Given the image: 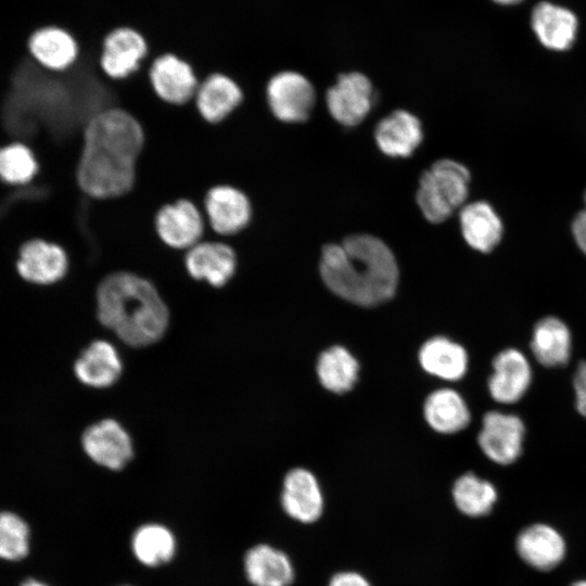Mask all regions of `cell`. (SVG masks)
I'll return each instance as SVG.
<instances>
[{"mask_svg":"<svg viewBox=\"0 0 586 586\" xmlns=\"http://www.w3.org/2000/svg\"><path fill=\"white\" fill-rule=\"evenodd\" d=\"M144 145L143 126L129 111L111 106L93 114L82 129L75 169L80 192L98 201L128 194Z\"/></svg>","mask_w":586,"mask_h":586,"instance_id":"cell-1","label":"cell"},{"mask_svg":"<svg viewBox=\"0 0 586 586\" xmlns=\"http://www.w3.org/2000/svg\"><path fill=\"white\" fill-rule=\"evenodd\" d=\"M319 271L326 286L359 306H375L396 292L399 269L392 250L378 237L355 233L322 247Z\"/></svg>","mask_w":586,"mask_h":586,"instance_id":"cell-2","label":"cell"},{"mask_svg":"<svg viewBox=\"0 0 586 586\" xmlns=\"http://www.w3.org/2000/svg\"><path fill=\"white\" fill-rule=\"evenodd\" d=\"M95 302L99 321L132 347L154 344L168 328L166 303L153 282L139 273H107L98 284Z\"/></svg>","mask_w":586,"mask_h":586,"instance_id":"cell-3","label":"cell"},{"mask_svg":"<svg viewBox=\"0 0 586 586\" xmlns=\"http://www.w3.org/2000/svg\"><path fill=\"white\" fill-rule=\"evenodd\" d=\"M471 175L461 163L443 158L434 162L419 179L416 203L431 224L447 220L460 209L469 194Z\"/></svg>","mask_w":586,"mask_h":586,"instance_id":"cell-4","label":"cell"},{"mask_svg":"<svg viewBox=\"0 0 586 586\" xmlns=\"http://www.w3.org/2000/svg\"><path fill=\"white\" fill-rule=\"evenodd\" d=\"M202 211L207 231L206 237L222 240L243 232L252 222L254 206L251 198L242 189L232 184H216L204 195Z\"/></svg>","mask_w":586,"mask_h":586,"instance_id":"cell-5","label":"cell"},{"mask_svg":"<svg viewBox=\"0 0 586 586\" xmlns=\"http://www.w3.org/2000/svg\"><path fill=\"white\" fill-rule=\"evenodd\" d=\"M267 106L281 123L306 122L316 103L313 84L303 74L285 69L275 73L265 86Z\"/></svg>","mask_w":586,"mask_h":586,"instance_id":"cell-6","label":"cell"},{"mask_svg":"<svg viewBox=\"0 0 586 586\" xmlns=\"http://www.w3.org/2000/svg\"><path fill=\"white\" fill-rule=\"evenodd\" d=\"M154 230L166 247L186 252L205 238L207 224L202 208L192 200L181 198L157 209Z\"/></svg>","mask_w":586,"mask_h":586,"instance_id":"cell-7","label":"cell"},{"mask_svg":"<svg viewBox=\"0 0 586 586\" xmlns=\"http://www.w3.org/2000/svg\"><path fill=\"white\" fill-rule=\"evenodd\" d=\"M149 53V43L141 31L119 26L104 36L99 67L107 79L122 81L142 68Z\"/></svg>","mask_w":586,"mask_h":586,"instance_id":"cell-8","label":"cell"},{"mask_svg":"<svg viewBox=\"0 0 586 586\" xmlns=\"http://www.w3.org/2000/svg\"><path fill=\"white\" fill-rule=\"evenodd\" d=\"M183 267L191 279L219 289L235 276L239 256L226 240L206 237L183 252Z\"/></svg>","mask_w":586,"mask_h":586,"instance_id":"cell-9","label":"cell"},{"mask_svg":"<svg viewBox=\"0 0 586 586\" xmlns=\"http://www.w3.org/2000/svg\"><path fill=\"white\" fill-rule=\"evenodd\" d=\"M144 66L151 89L160 101L171 106H183L193 101L200 79L186 59L165 52Z\"/></svg>","mask_w":586,"mask_h":586,"instance_id":"cell-10","label":"cell"},{"mask_svg":"<svg viewBox=\"0 0 586 586\" xmlns=\"http://www.w3.org/2000/svg\"><path fill=\"white\" fill-rule=\"evenodd\" d=\"M373 93L372 82L365 74H341L326 92L328 111L339 124L346 127L357 126L369 114Z\"/></svg>","mask_w":586,"mask_h":586,"instance_id":"cell-11","label":"cell"},{"mask_svg":"<svg viewBox=\"0 0 586 586\" xmlns=\"http://www.w3.org/2000/svg\"><path fill=\"white\" fill-rule=\"evenodd\" d=\"M81 445L93 462L114 471L125 468L133 457L129 433L118 421L110 418L88 426Z\"/></svg>","mask_w":586,"mask_h":586,"instance_id":"cell-12","label":"cell"},{"mask_svg":"<svg viewBox=\"0 0 586 586\" xmlns=\"http://www.w3.org/2000/svg\"><path fill=\"white\" fill-rule=\"evenodd\" d=\"M524 434V424L518 416L489 411L483 418L477 442L492 461L510 464L522 453Z\"/></svg>","mask_w":586,"mask_h":586,"instance_id":"cell-13","label":"cell"},{"mask_svg":"<svg viewBox=\"0 0 586 586\" xmlns=\"http://www.w3.org/2000/svg\"><path fill=\"white\" fill-rule=\"evenodd\" d=\"M244 98V91L234 78L214 72L200 80L193 104L205 123L218 125L243 104Z\"/></svg>","mask_w":586,"mask_h":586,"instance_id":"cell-14","label":"cell"},{"mask_svg":"<svg viewBox=\"0 0 586 586\" xmlns=\"http://www.w3.org/2000/svg\"><path fill=\"white\" fill-rule=\"evenodd\" d=\"M27 48L33 59L51 72L69 69L81 53L77 37L60 24H47L35 29L27 40Z\"/></svg>","mask_w":586,"mask_h":586,"instance_id":"cell-15","label":"cell"},{"mask_svg":"<svg viewBox=\"0 0 586 586\" xmlns=\"http://www.w3.org/2000/svg\"><path fill=\"white\" fill-rule=\"evenodd\" d=\"M16 268L29 282L51 284L66 275L68 256L65 250L54 242L31 240L21 249Z\"/></svg>","mask_w":586,"mask_h":586,"instance_id":"cell-16","label":"cell"},{"mask_svg":"<svg viewBox=\"0 0 586 586\" xmlns=\"http://www.w3.org/2000/svg\"><path fill=\"white\" fill-rule=\"evenodd\" d=\"M493 368L488 379L491 396L501 404L522 398L532 381V369L524 354L514 348L505 349L494 358Z\"/></svg>","mask_w":586,"mask_h":586,"instance_id":"cell-17","label":"cell"},{"mask_svg":"<svg viewBox=\"0 0 586 586\" xmlns=\"http://www.w3.org/2000/svg\"><path fill=\"white\" fill-rule=\"evenodd\" d=\"M374 140L383 154L408 157L423 140L421 122L408 111L396 110L377 124Z\"/></svg>","mask_w":586,"mask_h":586,"instance_id":"cell-18","label":"cell"},{"mask_svg":"<svg viewBox=\"0 0 586 586\" xmlns=\"http://www.w3.org/2000/svg\"><path fill=\"white\" fill-rule=\"evenodd\" d=\"M281 504L284 511L300 522L311 523L318 520L322 513L323 498L315 475L302 468L288 472L283 481Z\"/></svg>","mask_w":586,"mask_h":586,"instance_id":"cell-19","label":"cell"},{"mask_svg":"<svg viewBox=\"0 0 586 586\" xmlns=\"http://www.w3.org/2000/svg\"><path fill=\"white\" fill-rule=\"evenodd\" d=\"M122 371L123 362L116 347L104 340L91 342L74 365L76 378L82 384L95 388L112 386Z\"/></svg>","mask_w":586,"mask_h":586,"instance_id":"cell-20","label":"cell"},{"mask_svg":"<svg viewBox=\"0 0 586 586\" xmlns=\"http://www.w3.org/2000/svg\"><path fill=\"white\" fill-rule=\"evenodd\" d=\"M517 551L530 566L546 571L556 568L564 558L565 542L562 535L547 524H532L517 537Z\"/></svg>","mask_w":586,"mask_h":586,"instance_id":"cell-21","label":"cell"},{"mask_svg":"<svg viewBox=\"0 0 586 586\" xmlns=\"http://www.w3.org/2000/svg\"><path fill=\"white\" fill-rule=\"evenodd\" d=\"M531 25L539 42L555 51L570 49L578 27L572 11L550 2H540L533 9Z\"/></svg>","mask_w":586,"mask_h":586,"instance_id":"cell-22","label":"cell"},{"mask_svg":"<svg viewBox=\"0 0 586 586\" xmlns=\"http://www.w3.org/2000/svg\"><path fill=\"white\" fill-rule=\"evenodd\" d=\"M461 233L470 247L481 253L492 252L502 235V224L491 204L476 201L459 212Z\"/></svg>","mask_w":586,"mask_h":586,"instance_id":"cell-23","label":"cell"},{"mask_svg":"<svg viewBox=\"0 0 586 586\" xmlns=\"http://www.w3.org/2000/svg\"><path fill=\"white\" fill-rule=\"evenodd\" d=\"M247 579L254 586H290L294 578L288 556L268 545L251 548L244 558Z\"/></svg>","mask_w":586,"mask_h":586,"instance_id":"cell-24","label":"cell"},{"mask_svg":"<svg viewBox=\"0 0 586 586\" xmlns=\"http://www.w3.org/2000/svg\"><path fill=\"white\" fill-rule=\"evenodd\" d=\"M419 362L422 369L443 380L461 379L468 367L466 349L445 336L428 340L419 351Z\"/></svg>","mask_w":586,"mask_h":586,"instance_id":"cell-25","label":"cell"},{"mask_svg":"<svg viewBox=\"0 0 586 586\" xmlns=\"http://www.w3.org/2000/svg\"><path fill=\"white\" fill-rule=\"evenodd\" d=\"M571 333L566 324L556 317L540 319L534 327L531 349L536 360L546 367H559L571 355Z\"/></svg>","mask_w":586,"mask_h":586,"instance_id":"cell-26","label":"cell"},{"mask_svg":"<svg viewBox=\"0 0 586 586\" xmlns=\"http://www.w3.org/2000/svg\"><path fill=\"white\" fill-rule=\"evenodd\" d=\"M423 415L428 424L443 434L459 432L470 422V411L466 402L451 388L432 392L424 402Z\"/></svg>","mask_w":586,"mask_h":586,"instance_id":"cell-27","label":"cell"},{"mask_svg":"<svg viewBox=\"0 0 586 586\" xmlns=\"http://www.w3.org/2000/svg\"><path fill=\"white\" fill-rule=\"evenodd\" d=\"M359 365L343 346L335 345L323 351L317 361V374L321 385L336 394L348 392L358 379Z\"/></svg>","mask_w":586,"mask_h":586,"instance_id":"cell-28","label":"cell"},{"mask_svg":"<svg viewBox=\"0 0 586 586\" xmlns=\"http://www.w3.org/2000/svg\"><path fill=\"white\" fill-rule=\"evenodd\" d=\"M131 547L142 564L157 566L171 560L176 551V539L167 527L145 524L135 532Z\"/></svg>","mask_w":586,"mask_h":586,"instance_id":"cell-29","label":"cell"},{"mask_svg":"<svg viewBox=\"0 0 586 586\" xmlns=\"http://www.w3.org/2000/svg\"><path fill=\"white\" fill-rule=\"evenodd\" d=\"M453 497L457 508L469 517L488 514L497 500L494 485L473 473L461 475L454 484Z\"/></svg>","mask_w":586,"mask_h":586,"instance_id":"cell-30","label":"cell"},{"mask_svg":"<svg viewBox=\"0 0 586 586\" xmlns=\"http://www.w3.org/2000/svg\"><path fill=\"white\" fill-rule=\"evenodd\" d=\"M30 549V530L27 522L12 511H0V559L20 561Z\"/></svg>","mask_w":586,"mask_h":586,"instance_id":"cell-31","label":"cell"},{"mask_svg":"<svg viewBox=\"0 0 586 586\" xmlns=\"http://www.w3.org/2000/svg\"><path fill=\"white\" fill-rule=\"evenodd\" d=\"M38 170L33 152L22 143L0 148V178L11 184H22L33 179Z\"/></svg>","mask_w":586,"mask_h":586,"instance_id":"cell-32","label":"cell"},{"mask_svg":"<svg viewBox=\"0 0 586 586\" xmlns=\"http://www.w3.org/2000/svg\"><path fill=\"white\" fill-rule=\"evenodd\" d=\"M577 411L586 418V361L579 362L573 379Z\"/></svg>","mask_w":586,"mask_h":586,"instance_id":"cell-33","label":"cell"},{"mask_svg":"<svg viewBox=\"0 0 586 586\" xmlns=\"http://www.w3.org/2000/svg\"><path fill=\"white\" fill-rule=\"evenodd\" d=\"M584 199L585 207L574 218L572 233L577 246L586 255V192Z\"/></svg>","mask_w":586,"mask_h":586,"instance_id":"cell-34","label":"cell"},{"mask_svg":"<svg viewBox=\"0 0 586 586\" xmlns=\"http://www.w3.org/2000/svg\"><path fill=\"white\" fill-rule=\"evenodd\" d=\"M329 586H370V584L358 573L342 572L331 578Z\"/></svg>","mask_w":586,"mask_h":586,"instance_id":"cell-35","label":"cell"},{"mask_svg":"<svg viewBox=\"0 0 586 586\" xmlns=\"http://www.w3.org/2000/svg\"><path fill=\"white\" fill-rule=\"evenodd\" d=\"M21 586H48V585L42 583L41 581H38L35 578H28L25 582H23Z\"/></svg>","mask_w":586,"mask_h":586,"instance_id":"cell-36","label":"cell"},{"mask_svg":"<svg viewBox=\"0 0 586 586\" xmlns=\"http://www.w3.org/2000/svg\"><path fill=\"white\" fill-rule=\"evenodd\" d=\"M498 4H504V5H510V4H517L523 0H492Z\"/></svg>","mask_w":586,"mask_h":586,"instance_id":"cell-37","label":"cell"},{"mask_svg":"<svg viewBox=\"0 0 586 586\" xmlns=\"http://www.w3.org/2000/svg\"><path fill=\"white\" fill-rule=\"evenodd\" d=\"M571 586H586V581L585 579L577 581L573 583Z\"/></svg>","mask_w":586,"mask_h":586,"instance_id":"cell-38","label":"cell"},{"mask_svg":"<svg viewBox=\"0 0 586 586\" xmlns=\"http://www.w3.org/2000/svg\"><path fill=\"white\" fill-rule=\"evenodd\" d=\"M102 89H103V91H106V88H105V87L102 88ZM109 89H110V88H109ZM109 89H107V90H109ZM113 91H114V87L112 88V90H111L110 92H105V93H106V94H107V93H112ZM105 93H103V94H105Z\"/></svg>","mask_w":586,"mask_h":586,"instance_id":"cell-39","label":"cell"},{"mask_svg":"<svg viewBox=\"0 0 586 586\" xmlns=\"http://www.w3.org/2000/svg\"><path fill=\"white\" fill-rule=\"evenodd\" d=\"M242 51H243V50H242ZM241 55H242V53H241ZM240 59H241V56H240ZM240 59H239V61H240ZM238 64H239V62H238ZM237 66H238V65H237ZM235 69H237V67H235ZM235 69H234V72H235ZM234 72H233V74H234ZM233 74H232V76H233ZM232 76H231V77H232Z\"/></svg>","mask_w":586,"mask_h":586,"instance_id":"cell-40","label":"cell"}]
</instances>
